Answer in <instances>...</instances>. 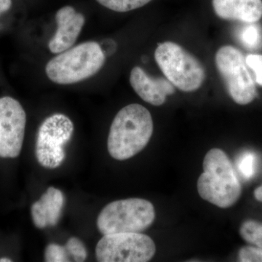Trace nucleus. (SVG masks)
<instances>
[{
  "mask_svg": "<svg viewBox=\"0 0 262 262\" xmlns=\"http://www.w3.org/2000/svg\"><path fill=\"white\" fill-rule=\"evenodd\" d=\"M152 134L149 110L138 103L127 105L117 114L110 127L108 153L115 160L130 159L145 148Z\"/></svg>",
  "mask_w": 262,
  "mask_h": 262,
  "instance_id": "obj_1",
  "label": "nucleus"
},
{
  "mask_svg": "<svg viewBox=\"0 0 262 262\" xmlns=\"http://www.w3.org/2000/svg\"><path fill=\"white\" fill-rule=\"evenodd\" d=\"M200 196L219 208L233 206L241 195V183L223 150H209L203 160V173L198 181Z\"/></svg>",
  "mask_w": 262,
  "mask_h": 262,
  "instance_id": "obj_2",
  "label": "nucleus"
},
{
  "mask_svg": "<svg viewBox=\"0 0 262 262\" xmlns=\"http://www.w3.org/2000/svg\"><path fill=\"white\" fill-rule=\"evenodd\" d=\"M105 63V53L96 42H86L58 53L48 62V78L58 84L77 83L96 75Z\"/></svg>",
  "mask_w": 262,
  "mask_h": 262,
  "instance_id": "obj_3",
  "label": "nucleus"
},
{
  "mask_svg": "<svg viewBox=\"0 0 262 262\" xmlns=\"http://www.w3.org/2000/svg\"><path fill=\"white\" fill-rule=\"evenodd\" d=\"M155 219L154 206L146 200L129 198L110 203L98 215L97 227L103 235L141 232Z\"/></svg>",
  "mask_w": 262,
  "mask_h": 262,
  "instance_id": "obj_4",
  "label": "nucleus"
},
{
  "mask_svg": "<svg viewBox=\"0 0 262 262\" xmlns=\"http://www.w3.org/2000/svg\"><path fill=\"white\" fill-rule=\"evenodd\" d=\"M155 58L165 77L184 92L199 89L206 79V72L201 62L177 43L160 44Z\"/></svg>",
  "mask_w": 262,
  "mask_h": 262,
  "instance_id": "obj_5",
  "label": "nucleus"
},
{
  "mask_svg": "<svg viewBox=\"0 0 262 262\" xmlns=\"http://www.w3.org/2000/svg\"><path fill=\"white\" fill-rule=\"evenodd\" d=\"M215 62L234 102L239 105L252 102L257 95L256 84L241 51L233 46H223L216 52Z\"/></svg>",
  "mask_w": 262,
  "mask_h": 262,
  "instance_id": "obj_6",
  "label": "nucleus"
},
{
  "mask_svg": "<svg viewBox=\"0 0 262 262\" xmlns=\"http://www.w3.org/2000/svg\"><path fill=\"white\" fill-rule=\"evenodd\" d=\"M155 253L154 241L140 232L103 235L96 248V259L100 262H146Z\"/></svg>",
  "mask_w": 262,
  "mask_h": 262,
  "instance_id": "obj_7",
  "label": "nucleus"
},
{
  "mask_svg": "<svg viewBox=\"0 0 262 262\" xmlns=\"http://www.w3.org/2000/svg\"><path fill=\"white\" fill-rule=\"evenodd\" d=\"M74 124L63 114H55L43 121L38 130L36 158L44 168H58L65 159L64 146L72 138Z\"/></svg>",
  "mask_w": 262,
  "mask_h": 262,
  "instance_id": "obj_8",
  "label": "nucleus"
},
{
  "mask_svg": "<svg viewBox=\"0 0 262 262\" xmlns=\"http://www.w3.org/2000/svg\"><path fill=\"white\" fill-rule=\"evenodd\" d=\"M27 115L15 98H0V157L15 158L21 151Z\"/></svg>",
  "mask_w": 262,
  "mask_h": 262,
  "instance_id": "obj_9",
  "label": "nucleus"
},
{
  "mask_svg": "<svg viewBox=\"0 0 262 262\" xmlns=\"http://www.w3.org/2000/svg\"><path fill=\"white\" fill-rule=\"evenodd\" d=\"M57 30L48 44L51 53L58 54L75 44L83 27L85 18L72 6H65L56 13Z\"/></svg>",
  "mask_w": 262,
  "mask_h": 262,
  "instance_id": "obj_10",
  "label": "nucleus"
},
{
  "mask_svg": "<svg viewBox=\"0 0 262 262\" xmlns=\"http://www.w3.org/2000/svg\"><path fill=\"white\" fill-rule=\"evenodd\" d=\"M130 83L144 101L155 106L163 105L167 96L175 93L173 84L168 79L153 78L139 67L131 70Z\"/></svg>",
  "mask_w": 262,
  "mask_h": 262,
  "instance_id": "obj_11",
  "label": "nucleus"
},
{
  "mask_svg": "<svg viewBox=\"0 0 262 262\" xmlns=\"http://www.w3.org/2000/svg\"><path fill=\"white\" fill-rule=\"evenodd\" d=\"M64 205V194L60 189L51 187L40 200L32 205L31 213L36 227L44 229L55 226L59 220Z\"/></svg>",
  "mask_w": 262,
  "mask_h": 262,
  "instance_id": "obj_12",
  "label": "nucleus"
},
{
  "mask_svg": "<svg viewBox=\"0 0 262 262\" xmlns=\"http://www.w3.org/2000/svg\"><path fill=\"white\" fill-rule=\"evenodd\" d=\"M213 8L225 20L254 24L262 18V0H213Z\"/></svg>",
  "mask_w": 262,
  "mask_h": 262,
  "instance_id": "obj_13",
  "label": "nucleus"
},
{
  "mask_svg": "<svg viewBox=\"0 0 262 262\" xmlns=\"http://www.w3.org/2000/svg\"><path fill=\"white\" fill-rule=\"evenodd\" d=\"M239 234L249 244L262 248V224L260 222L246 221L241 225Z\"/></svg>",
  "mask_w": 262,
  "mask_h": 262,
  "instance_id": "obj_14",
  "label": "nucleus"
},
{
  "mask_svg": "<svg viewBox=\"0 0 262 262\" xmlns=\"http://www.w3.org/2000/svg\"><path fill=\"white\" fill-rule=\"evenodd\" d=\"M99 4L119 13H125L140 8L151 0H96Z\"/></svg>",
  "mask_w": 262,
  "mask_h": 262,
  "instance_id": "obj_15",
  "label": "nucleus"
},
{
  "mask_svg": "<svg viewBox=\"0 0 262 262\" xmlns=\"http://www.w3.org/2000/svg\"><path fill=\"white\" fill-rule=\"evenodd\" d=\"M241 42L250 49H256L261 44V33L257 26L250 24L239 33Z\"/></svg>",
  "mask_w": 262,
  "mask_h": 262,
  "instance_id": "obj_16",
  "label": "nucleus"
},
{
  "mask_svg": "<svg viewBox=\"0 0 262 262\" xmlns=\"http://www.w3.org/2000/svg\"><path fill=\"white\" fill-rule=\"evenodd\" d=\"M71 261L82 262L88 257L87 250L83 243L77 237H71L65 245Z\"/></svg>",
  "mask_w": 262,
  "mask_h": 262,
  "instance_id": "obj_17",
  "label": "nucleus"
},
{
  "mask_svg": "<svg viewBox=\"0 0 262 262\" xmlns=\"http://www.w3.org/2000/svg\"><path fill=\"white\" fill-rule=\"evenodd\" d=\"M237 165L239 171L245 179L252 178L256 172V155L250 151L244 153L237 160Z\"/></svg>",
  "mask_w": 262,
  "mask_h": 262,
  "instance_id": "obj_18",
  "label": "nucleus"
},
{
  "mask_svg": "<svg viewBox=\"0 0 262 262\" xmlns=\"http://www.w3.org/2000/svg\"><path fill=\"white\" fill-rule=\"evenodd\" d=\"M45 260L47 262L71 261L65 246L55 244H49L46 248Z\"/></svg>",
  "mask_w": 262,
  "mask_h": 262,
  "instance_id": "obj_19",
  "label": "nucleus"
},
{
  "mask_svg": "<svg viewBox=\"0 0 262 262\" xmlns=\"http://www.w3.org/2000/svg\"><path fill=\"white\" fill-rule=\"evenodd\" d=\"M246 63L254 73L256 83L262 86V55H248L246 57Z\"/></svg>",
  "mask_w": 262,
  "mask_h": 262,
  "instance_id": "obj_20",
  "label": "nucleus"
},
{
  "mask_svg": "<svg viewBox=\"0 0 262 262\" xmlns=\"http://www.w3.org/2000/svg\"><path fill=\"white\" fill-rule=\"evenodd\" d=\"M238 258L242 262H262V248L246 246L239 250Z\"/></svg>",
  "mask_w": 262,
  "mask_h": 262,
  "instance_id": "obj_21",
  "label": "nucleus"
},
{
  "mask_svg": "<svg viewBox=\"0 0 262 262\" xmlns=\"http://www.w3.org/2000/svg\"><path fill=\"white\" fill-rule=\"evenodd\" d=\"M12 6V0H0V15L8 11Z\"/></svg>",
  "mask_w": 262,
  "mask_h": 262,
  "instance_id": "obj_22",
  "label": "nucleus"
},
{
  "mask_svg": "<svg viewBox=\"0 0 262 262\" xmlns=\"http://www.w3.org/2000/svg\"><path fill=\"white\" fill-rule=\"evenodd\" d=\"M254 196L258 201L262 202V185L255 189Z\"/></svg>",
  "mask_w": 262,
  "mask_h": 262,
  "instance_id": "obj_23",
  "label": "nucleus"
},
{
  "mask_svg": "<svg viewBox=\"0 0 262 262\" xmlns=\"http://www.w3.org/2000/svg\"><path fill=\"white\" fill-rule=\"evenodd\" d=\"M11 259H10V258H0V262H12Z\"/></svg>",
  "mask_w": 262,
  "mask_h": 262,
  "instance_id": "obj_24",
  "label": "nucleus"
}]
</instances>
